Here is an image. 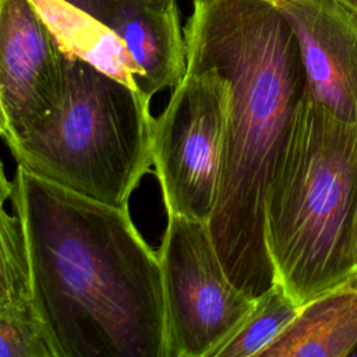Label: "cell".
Segmentation results:
<instances>
[{
    "mask_svg": "<svg viewBox=\"0 0 357 357\" xmlns=\"http://www.w3.org/2000/svg\"><path fill=\"white\" fill-rule=\"evenodd\" d=\"M13 206L56 357H170L159 252L130 209L17 166Z\"/></svg>",
    "mask_w": 357,
    "mask_h": 357,
    "instance_id": "1",
    "label": "cell"
},
{
    "mask_svg": "<svg viewBox=\"0 0 357 357\" xmlns=\"http://www.w3.org/2000/svg\"><path fill=\"white\" fill-rule=\"evenodd\" d=\"M187 67L227 84L220 181L208 220L230 280L257 298L275 282L265 204L307 93L297 36L269 0H192L184 29Z\"/></svg>",
    "mask_w": 357,
    "mask_h": 357,
    "instance_id": "2",
    "label": "cell"
},
{
    "mask_svg": "<svg viewBox=\"0 0 357 357\" xmlns=\"http://www.w3.org/2000/svg\"><path fill=\"white\" fill-rule=\"evenodd\" d=\"M265 241L298 305L357 272V124L308 91L269 188Z\"/></svg>",
    "mask_w": 357,
    "mask_h": 357,
    "instance_id": "3",
    "label": "cell"
},
{
    "mask_svg": "<svg viewBox=\"0 0 357 357\" xmlns=\"http://www.w3.org/2000/svg\"><path fill=\"white\" fill-rule=\"evenodd\" d=\"M151 100L139 91L66 57L57 109L7 144L18 165L77 194L119 208L153 166Z\"/></svg>",
    "mask_w": 357,
    "mask_h": 357,
    "instance_id": "4",
    "label": "cell"
},
{
    "mask_svg": "<svg viewBox=\"0 0 357 357\" xmlns=\"http://www.w3.org/2000/svg\"><path fill=\"white\" fill-rule=\"evenodd\" d=\"M170 357H215L255 305L227 276L208 223L167 213L159 248Z\"/></svg>",
    "mask_w": 357,
    "mask_h": 357,
    "instance_id": "5",
    "label": "cell"
},
{
    "mask_svg": "<svg viewBox=\"0 0 357 357\" xmlns=\"http://www.w3.org/2000/svg\"><path fill=\"white\" fill-rule=\"evenodd\" d=\"M227 84L212 68L187 67L153 123V167L166 213L208 223L218 198Z\"/></svg>",
    "mask_w": 357,
    "mask_h": 357,
    "instance_id": "6",
    "label": "cell"
},
{
    "mask_svg": "<svg viewBox=\"0 0 357 357\" xmlns=\"http://www.w3.org/2000/svg\"><path fill=\"white\" fill-rule=\"evenodd\" d=\"M66 57L29 0H0V138L6 144L57 109Z\"/></svg>",
    "mask_w": 357,
    "mask_h": 357,
    "instance_id": "7",
    "label": "cell"
},
{
    "mask_svg": "<svg viewBox=\"0 0 357 357\" xmlns=\"http://www.w3.org/2000/svg\"><path fill=\"white\" fill-rule=\"evenodd\" d=\"M269 1L297 36L310 95L357 124V14L337 0Z\"/></svg>",
    "mask_w": 357,
    "mask_h": 357,
    "instance_id": "8",
    "label": "cell"
},
{
    "mask_svg": "<svg viewBox=\"0 0 357 357\" xmlns=\"http://www.w3.org/2000/svg\"><path fill=\"white\" fill-rule=\"evenodd\" d=\"M124 42L141 78L138 91L149 100L174 88L187 68L185 39L176 0H132L109 24Z\"/></svg>",
    "mask_w": 357,
    "mask_h": 357,
    "instance_id": "9",
    "label": "cell"
},
{
    "mask_svg": "<svg viewBox=\"0 0 357 357\" xmlns=\"http://www.w3.org/2000/svg\"><path fill=\"white\" fill-rule=\"evenodd\" d=\"M357 346V272L298 307L259 357H350Z\"/></svg>",
    "mask_w": 357,
    "mask_h": 357,
    "instance_id": "10",
    "label": "cell"
},
{
    "mask_svg": "<svg viewBox=\"0 0 357 357\" xmlns=\"http://www.w3.org/2000/svg\"><path fill=\"white\" fill-rule=\"evenodd\" d=\"M61 50L138 91L139 70L121 38L107 25L63 0H29Z\"/></svg>",
    "mask_w": 357,
    "mask_h": 357,
    "instance_id": "11",
    "label": "cell"
},
{
    "mask_svg": "<svg viewBox=\"0 0 357 357\" xmlns=\"http://www.w3.org/2000/svg\"><path fill=\"white\" fill-rule=\"evenodd\" d=\"M298 307L283 286L275 282L255 298L250 315L215 357H259L293 322Z\"/></svg>",
    "mask_w": 357,
    "mask_h": 357,
    "instance_id": "12",
    "label": "cell"
},
{
    "mask_svg": "<svg viewBox=\"0 0 357 357\" xmlns=\"http://www.w3.org/2000/svg\"><path fill=\"white\" fill-rule=\"evenodd\" d=\"M0 357H56L32 298L0 304Z\"/></svg>",
    "mask_w": 357,
    "mask_h": 357,
    "instance_id": "13",
    "label": "cell"
},
{
    "mask_svg": "<svg viewBox=\"0 0 357 357\" xmlns=\"http://www.w3.org/2000/svg\"><path fill=\"white\" fill-rule=\"evenodd\" d=\"M32 298L26 245L17 215L0 202V304Z\"/></svg>",
    "mask_w": 357,
    "mask_h": 357,
    "instance_id": "14",
    "label": "cell"
},
{
    "mask_svg": "<svg viewBox=\"0 0 357 357\" xmlns=\"http://www.w3.org/2000/svg\"><path fill=\"white\" fill-rule=\"evenodd\" d=\"M81 11L92 15L93 18L99 20L105 25L113 21L116 14L130 1L132 0H63Z\"/></svg>",
    "mask_w": 357,
    "mask_h": 357,
    "instance_id": "15",
    "label": "cell"
},
{
    "mask_svg": "<svg viewBox=\"0 0 357 357\" xmlns=\"http://www.w3.org/2000/svg\"><path fill=\"white\" fill-rule=\"evenodd\" d=\"M13 194V181L7 178V174L4 172V166L0 160V202L4 204L6 199L11 198Z\"/></svg>",
    "mask_w": 357,
    "mask_h": 357,
    "instance_id": "16",
    "label": "cell"
},
{
    "mask_svg": "<svg viewBox=\"0 0 357 357\" xmlns=\"http://www.w3.org/2000/svg\"><path fill=\"white\" fill-rule=\"evenodd\" d=\"M337 1H340L343 6H346L347 8H350L357 14V0H337Z\"/></svg>",
    "mask_w": 357,
    "mask_h": 357,
    "instance_id": "17",
    "label": "cell"
},
{
    "mask_svg": "<svg viewBox=\"0 0 357 357\" xmlns=\"http://www.w3.org/2000/svg\"><path fill=\"white\" fill-rule=\"evenodd\" d=\"M350 357H357V346L354 347V350L351 351V354H350Z\"/></svg>",
    "mask_w": 357,
    "mask_h": 357,
    "instance_id": "18",
    "label": "cell"
}]
</instances>
